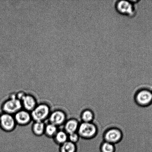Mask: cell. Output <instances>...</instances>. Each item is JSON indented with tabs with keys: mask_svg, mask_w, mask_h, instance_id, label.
<instances>
[{
	"mask_svg": "<svg viewBox=\"0 0 152 152\" xmlns=\"http://www.w3.org/2000/svg\"><path fill=\"white\" fill-rule=\"evenodd\" d=\"M135 101L138 105L147 107L152 104V90L150 88H143L137 92Z\"/></svg>",
	"mask_w": 152,
	"mask_h": 152,
	"instance_id": "cell-5",
	"label": "cell"
},
{
	"mask_svg": "<svg viewBox=\"0 0 152 152\" xmlns=\"http://www.w3.org/2000/svg\"><path fill=\"white\" fill-rule=\"evenodd\" d=\"M22 109L31 112L37 105L36 99L33 95L26 94L21 100Z\"/></svg>",
	"mask_w": 152,
	"mask_h": 152,
	"instance_id": "cell-10",
	"label": "cell"
},
{
	"mask_svg": "<svg viewBox=\"0 0 152 152\" xmlns=\"http://www.w3.org/2000/svg\"><path fill=\"white\" fill-rule=\"evenodd\" d=\"M22 109V103L16 98V94H12L10 98L3 102L1 105L3 113L12 115Z\"/></svg>",
	"mask_w": 152,
	"mask_h": 152,
	"instance_id": "cell-2",
	"label": "cell"
},
{
	"mask_svg": "<svg viewBox=\"0 0 152 152\" xmlns=\"http://www.w3.org/2000/svg\"><path fill=\"white\" fill-rule=\"evenodd\" d=\"M79 139V136L77 132L70 134L68 135V141L74 144L76 143Z\"/></svg>",
	"mask_w": 152,
	"mask_h": 152,
	"instance_id": "cell-18",
	"label": "cell"
},
{
	"mask_svg": "<svg viewBox=\"0 0 152 152\" xmlns=\"http://www.w3.org/2000/svg\"><path fill=\"white\" fill-rule=\"evenodd\" d=\"M134 1H116L115 7L117 13L126 17H134L136 10Z\"/></svg>",
	"mask_w": 152,
	"mask_h": 152,
	"instance_id": "cell-1",
	"label": "cell"
},
{
	"mask_svg": "<svg viewBox=\"0 0 152 152\" xmlns=\"http://www.w3.org/2000/svg\"><path fill=\"white\" fill-rule=\"evenodd\" d=\"M54 141L59 146L68 141V134L63 130H59L53 137Z\"/></svg>",
	"mask_w": 152,
	"mask_h": 152,
	"instance_id": "cell-13",
	"label": "cell"
},
{
	"mask_svg": "<svg viewBox=\"0 0 152 152\" xmlns=\"http://www.w3.org/2000/svg\"><path fill=\"white\" fill-rule=\"evenodd\" d=\"M79 124V122L76 119L70 118L67 120L63 125L64 130L68 135L77 132Z\"/></svg>",
	"mask_w": 152,
	"mask_h": 152,
	"instance_id": "cell-11",
	"label": "cell"
},
{
	"mask_svg": "<svg viewBox=\"0 0 152 152\" xmlns=\"http://www.w3.org/2000/svg\"><path fill=\"white\" fill-rule=\"evenodd\" d=\"M51 112L48 104L41 103L37 104L36 107L31 112L32 121H34L44 122L48 119Z\"/></svg>",
	"mask_w": 152,
	"mask_h": 152,
	"instance_id": "cell-3",
	"label": "cell"
},
{
	"mask_svg": "<svg viewBox=\"0 0 152 152\" xmlns=\"http://www.w3.org/2000/svg\"><path fill=\"white\" fill-rule=\"evenodd\" d=\"M122 133L120 129L117 128H111L105 132L104 136L105 142L113 144L117 143L121 140Z\"/></svg>",
	"mask_w": 152,
	"mask_h": 152,
	"instance_id": "cell-9",
	"label": "cell"
},
{
	"mask_svg": "<svg viewBox=\"0 0 152 152\" xmlns=\"http://www.w3.org/2000/svg\"><path fill=\"white\" fill-rule=\"evenodd\" d=\"M16 124L24 126L28 125L32 121L31 112L23 109L19 110L14 115Z\"/></svg>",
	"mask_w": 152,
	"mask_h": 152,
	"instance_id": "cell-8",
	"label": "cell"
},
{
	"mask_svg": "<svg viewBox=\"0 0 152 152\" xmlns=\"http://www.w3.org/2000/svg\"><path fill=\"white\" fill-rule=\"evenodd\" d=\"M94 118L93 112L89 110H86L83 111L81 115L82 122L92 123Z\"/></svg>",
	"mask_w": 152,
	"mask_h": 152,
	"instance_id": "cell-16",
	"label": "cell"
},
{
	"mask_svg": "<svg viewBox=\"0 0 152 152\" xmlns=\"http://www.w3.org/2000/svg\"><path fill=\"white\" fill-rule=\"evenodd\" d=\"M76 151L77 148L75 144L69 141L59 146V152H76Z\"/></svg>",
	"mask_w": 152,
	"mask_h": 152,
	"instance_id": "cell-14",
	"label": "cell"
},
{
	"mask_svg": "<svg viewBox=\"0 0 152 152\" xmlns=\"http://www.w3.org/2000/svg\"><path fill=\"white\" fill-rule=\"evenodd\" d=\"M16 123L12 115L3 113L0 114V128L4 132H12L16 127Z\"/></svg>",
	"mask_w": 152,
	"mask_h": 152,
	"instance_id": "cell-6",
	"label": "cell"
},
{
	"mask_svg": "<svg viewBox=\"0 0 152 152\" xmlns=\"http://www.w3.org/2000/svg\"><path fill=\"white\" fill-rule=\"evenodd\" d=\"M49 123L59 126L64 125L68 120L66 113L63 110H56L51 111L48 118Z\"/></svg>",
	"mask_w": 152,
	"mask_h": 152,
	"instance_id": "cell-7",
	"label": "cell"
},
{
	"mask_svg": "<svg viewBox=\"0 0 152 152\" xmlns=\"http://www.w3.org/2000/svg\"><path fill=\"white\" fill-rule=\"evenodd\" d=\"M97 132L96 126L92 123L82 122L79 125L77 133L82 138H91L94 137Z\"/></svg>",
	"mask_w": 152,
	"mask_h": 152,
	"instance_id": "cell-4",
	"label": "cell"
},
{
	"mask_svg": "<svg viewBox=\"0 0 152 152\" xmlns=\"http://www.w3.org/2000/svg\"><path fill=\"white\" fill-rule=\"evenodd\" d=\"M46 124L44 122L34 121L31 126V130L35 136L40 137L44 134Z\"/></svg>",
	"mask_w": 152,
	"mask_h": 152,
	"instance_id": "cell-12",
	"label": "cell"
},
{
	"mask_svg": "<svg viewBox=\"0 0 152 152\" xmlns=\"http://www.w3.org/2000/svg\"><path fill=\"white\" fill-rule=\"evenodd\" d=\"M58 131L57 126L51 123H48L46 124L44 134L48 137L53 138Z\"/></svg>",
	"mask_w": 152,
	"mask_h": 152,
	"instance_id": "cell-15",
	"label": "cell"
},
{
	"mask_svg": "<svg viewBox=\"0 0 152 152\" xmlns=\"http://www.w3.org/2000/svg\"><path fill=\"white\" fill-rule=\"evenodd\" d=\"M101 152H114L115 149L114 144L105 141L101 145Z\"/></svg>",
	"mask_w": 152,
	"mask_h": 152,
	"instance_id": "cell-17",
	"label": "cell"
}]
</instances>
